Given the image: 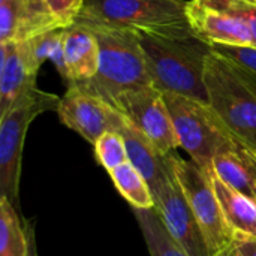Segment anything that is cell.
Masks as SVG:
<instances>
[{"label":"cell","mask_w":256,"mask_h":256,"mask_svg":"<svg viewBox=\"0 0 256 256\" xmlns=\"http://www.w3.org/2000/svg\"><path fill=\"white\" fill-rule=\"evenodd\" d=\"M212 50L230 58L256 80V48L234 45H212Z\"/></svg>","instance_id":"cell-23"},{"label":"cell","mask_w":256,"mask_h":256,"mask_svg":"<svg viewBox=\"0 0 256 256\" xmlns=\"http://www.w3.org/2000/svg\"><path fill=\"white\" fill-rule=\"evenodd\" d=\"M64 57L66 87L92 80L99 68V42L94 33L76 22L64 27Z\"/></svg>","instance_id":"cell-16"},{"label":"cell","mask_w":256,"mask_h":256,"mask_svg":"<svg viewBox=\"0 0 256 256\" xmlns=\"http://www.w3.org/2000/svg\"><path fill=\"white\" fill-rule=\"evenodd\" d=\"M26 222V230H27V237H28V255L38 256V248H36V232H34V225L33 222Z\"/></svg>","instance_id":"cell-25"},{"label":"cell","mask_w":256,"mask_h":256,"mask_svg":"<svg viewBox=\"0 0 256 256\" xmlns=\"http://www.w3.org/2000/svg\"><path fill=\"white\" fill-rule=\"evenodd\" d=\"M126 142L128 160L142 174L154 194L170 180L176 178L170 154H162L138 129L128 120L118 130Z\"/></svg>","instance_id":"cell-14"},{"label":"cell","mask_w":256,"mask_h":256,"mask_svg":"<svg viewBox=\"0 0 256 256\" xmlns=\"http://www.w3.org/2000/svg\"><path fill=\"white\" fill-rule=\"evenodd\" d=\"M57 114L66 128L90 144H94L105 132H118L126 120L111 104L78 84L69 86L60 98Z\"/></svg>","instance_id":"cell-10"},{"label":"cell","mask_w":256,"mask_h":256,"mask_svg":"<svg viewBox=\"0 0 256 256\" xmlns=\"http://www.w3.org/2000/svg\"><path fill=\"white\" fill-rule=\"evenodd\" d=\"M195 36L212 45L256 48V0H189Z\"/></svg>","instance_id":"cell-7"},{"label":"cell","mask_w":256,"mask_h":256,"mask_svg":"<svg viewBox=\"0 0 256 256\" xmlns=\"http://www.w3.org/2000/svg\"><path fill=\"white\" fill-rule=\"evenodd\" d=\"M204 82L208 105L240 142L256 152L255 78L212 50L206 58Z\"/></svg>","instance_id":"cell-3"},{"label":"cell","mask_w":256,"mask_h":256,"mask_svg":"<svg viewBox=\"0 0 256 256\" xmlns=\"http://www.w3.org/2000/svg\"><path fill=\"white\" fill-rule=\"evenodd\" d=\"M108 174L117 192L130 204L132 208H138V210L154 208L156 202L148 183L129 160L114 168Z\"/></svg>","instance_id":"cell-18"},{"label":"cell","mask_w":256,"mask_h":256,"mask_svg":"<svg viewBox=\"0 0 256 256\" xmlns=\"http://www.w3.org/2000/svg\"><path fill=\"white\" fill-rule=\"evenodd\" d=\"M74 22L110 26L166 38L194 36L184 0H86Z\"/></svg>","instance_id":"cell-4"},{"label":"cell","mask_w":256,"mask_h":256,"mask_svg":"<svg viewBox=\"0 0 256 256\" xmlns=\"http://www.w3.org/2000/svg\"><path fill=\"white\" fill-rule=\"evenodd\" d=\"M0 2H3V0H0Z\"/></svg>","instance_id":"cell-26"},{"label":"cell","mask_w":256,"mask_h":256,"mask_svg":"<svg viewBox=\"0 0 256 256\" xmlns=\"http://www.w3.org/2000/svg\"><path fill=\"white\" fill-rule=\"evenodd\" d=\"M86 0H22L16 42L74 24Z\"/></svg>","instance_id":"cell-13"},{"label":"cell","mask_w":256,"mask_h":256,"mask_svg":"<svg viewBox=\"0 0 256 256\" xmlns=\"http://www.w3.org/2000/svg\"><path fill=\"white\" fill-rule=\"evenodd\" d=\"M154 210L170 237L188 256H212L204 232L177 182L170 180L153 194Z\"/></svg>","instance_id":"cell-11"},{"label":"cell","mask_w":256,"mask_h":256,"mask_svg":"<svg viewBox=\"0 0 256 256\" xmlns=\"http://www.w3.org/2000/svg\"><path fill=\"white\" fill-rule=\"evenodd\" d=\"M134 214L138 220L150 256H188L186 252L170 237L154 208H134Z\"/></svg>","instance_id":"cell-20"},{"label":"cell","mask_w":256,"mask_h":256,"mask_svg":"<svg viewBox=\"0 0 256 256\" xmlns=\"http://www.w3.org/2000/svg\"><path fill=\"white\" fill-rule=\"evenodd\" d=\"M162 93L180 147L190 156L192 162L210 176L213 172V159L216 153L237 138L208 102L171 92Z\"/></svg>","instance_id":"cell-5"},{"label":"cell","mask_w":256,"mask_h":256,"mask_svg":"<svg viewBox=\"0 0 256 256\" xmlns=\"http://www.w3.org/2000/svg\"><path fill=\"white\" fill-rule=\"evenodd\" d=\"M170 158L176 178L204 232L210 254L224 256L234 237V231L225 219L210 176L195 162L184 160L176 153H171Z\"/></svg>","instance_id":"cell-8"},{"label":"cell","mask_w":256,"mask_h":256,"mask_svg":"<svg viewBox=\"0 0 256 256\" xmlns=\"http://www.w3.org/2000/svg\"><path fill=\"white\" fill-rule=\"evenodd\" d=\"M27 44L38 66L40 68L46 60H50L66 84L68 68L64 57V28H57L38 34L32 39H27Z\"/></svg>","instance_id":"cell-21"},{"label":"cell","mask_w":256,"mask_h":256,"mask_svg":"<svg viewBox=\"0 0 256 256\" xmlns=\"http://www.w3.org/2000/svg\"><path fill=\"white\" fill-rule=\"evenodd\" d=\"M58 102V96L34 88L0 116V196H4L20 213L22 150L28 126L38 116L57 111Z\"/></svg>","instance_id":"cell-6"},{"label":"cell","mask_w":256,"mask_h":256,"mask_svg":"<svg viewBox=\"0 0 256 256\" xmlns=\"http://www.w3.org/2000/svg\"><path fill=\"white\" fill-rule=\"evenodd\" d=\"M86 27L99 42V68L92 80L78 86L114 106L122 93L153 84L140 32L99 24Z\"/></svg>","instance_id":"cell-1"},{"label":"cell","mask_w":256,"mask_h":256,"mask_svg":"<svg viewBox=\"0 0 256 256\" xmlns=\"http://www.w3.org/2000/svg\"><path fill=\"white\" fill-rule=\"evenodd\" d=\"M94 158L96 160L110 172L122 164L128 162V150L124 138L117 130L105 132L94 144Z\"/></svg>","instance_id":"cell-22"},{"label":"cell","mask_w":256,"mask_h":256,"mask_svg":"<svg viewBox=\"0 0 256 256\" xmlns=\"http://www.w3.org/2000/svg\"><path fill=\"white\" fill-rule=\"evenodd\" d=\"M147 68L160 92H171L207 102L206 58L212 46L198 36L166 38L141 33Z\"/></svg>","instance_id":"cell-2"},{"label":"cell","mask_w":256,"mask_h":256,"mask_svg":"<svg viewBox=\"0 0 256 256\" xmlns=\"http://www.w3.org/2000/svg\"><path fill=\"white\" fill-rule=\"evenodd\" d=\"M210 182L220 202L222 212L230 228L234 232L256 237V202L244 194L236 190L222 182L214 171L210 174Z\"/></svg>","instance_id":"cell-17"},{"label":"cell","mask_w":256,"mask_h":256,"mask_svg":"<svg viewBox=\"0 0 256 256\" xmlns=\"http://www.w3.org/2000/svg\"><path fill=\"white\" fill-rule=\"evenodd\" d=\"M114 108L162 154L174 153L180 147L164 93L156 86H141L122 93Z\"/></svg>","instance_id":"cell-9"},{"label":"cell","mask_w":256,"mask_h":256,"mask_svg":"<svg viewBox=\"0 0 256 256\" xmlns=\"http://www.w3.org/2000/svg\"><path fill=\"white\" fill-rule=\"evenodd\" d=\"M28 237L21 213L0 196V256H27Z\"/></svg>","instance_id":"cell-19"},{"label":"cell","mask_w":256,"mask_h":256,"mask_svg":"<svg viewBox=\"0 0 256 256\" xmlns=\"http://www.w3.org/2000/svg\"><path fill=\"white\" fill-rule=\"evenodd\" d=\"M39 69L27 40L0 44V116L38 88Z\"/></svg>","instance_id":"cell-12"},{"label":"cell","mask_w":256,"mask_h":256,"mask_svg":"<svg viewBox=\"0 0 256 256\" xmlns=\"http://www.w3.org/2000/svg\"><path fill=\"white\" fill-rule=\"evenodd\" d=\"M224 256H256V237L234 232Z\"/></svg>","instance_id":"cell-24"},{"label":"cell","mask_w":256,"mask_h":256,"mask_svg":"<svg viewBox=\"0 0 256 256\" xmlns=\"http://www.w3.org/2000/svg\"><path fill=\"white\" fill-rule=\"evenodd\" d=\"M214 174L256 202V152L234 140L224 146L213 159Z\"/></svg>","instance_id":"cell-15"}]
</instances>
